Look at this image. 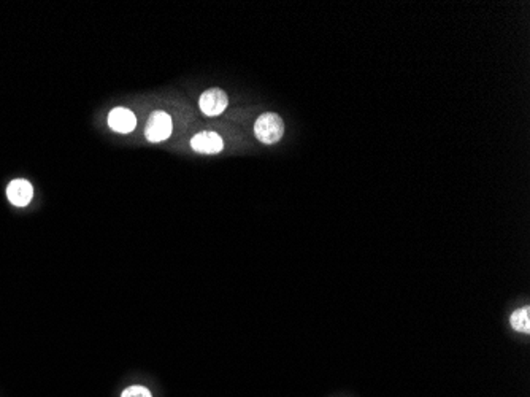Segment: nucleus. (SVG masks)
I'll return each mask as SVG.
<instances>
[{
	"label": "nucleus",
	"instance_id": "1",
	"mask_svg": "<svg viewBox=\"0 0 530 397\" xmlns=\"http://www.w3.org/2000/svg\"><path fill=\"white\" fill-rule=\"evenodd\" d=\"M284 123L277 113H264L254 124V134L265 145H273L283 137Z\"/></svg>",
	"mask_w": 530,
	"mask_h": 397
},
{
	"label": "nucleus",
	"instance_id": "2",
	"mask_svg": "<svg viewBox=\"0 0 530 397\" xmlns=\"http://www.w3.org/2000/svg\"><path fill=\"white\" fill-rule=\"evenodd\" d=\"M172 134V118L165 111H154L148 120V124L145 127V135L146 139L157 144L169 139Z\"/></svg>",
	"mask_w": 530,
	"mask_h": 397
},
{
	"label": "nucleus",
	"instance_id": "3",
	"mask_svg": "<svg viewBox=\"0 0 530 397\" xmlns=\"http://www.w3.org/2000/svg\"><path fill=\"white\" fill-rule=\"evenodd\" d=\"M198 105H200V110L207 116H218L227 109L229 105L227 94L219 88L208 89L200 95V102H198Z\"/></svg>",
	"mask_w": 530,
	"mask_h": 397
},
{
	"label": "nucleus",
	"instance_id": "4",
	"mask_svg": "<svg viewBox=\"0 0 530 397\" xmlns=\"http://www.w3.org/2000/svg\"><path fill=\"white\" fill-rule=\"evenodd\" d=\"M191 146H192V150H196L197 152L215 155V152H219L224 148V144H222V139L216 134V132L203 131V132H198L197 135L192 137Z\"/></svg>",
	"mask_w": 530,
	"mask_h": 397
},
{
	"label": "nucleus",
	"instance_id": "5",
	"mask_svg": "<svg viewBox=\"0 0 530 397\" xmlns=\"http://www.w3.org/2000/svg\"><path fill=\"white\" fill-rule=\"evenodd\" d=\"M108 124L115 132H119V134H129V132L135 129L137 118L130 110L124 109V106H116V109L110 111Z\"/></svg>",
	"mask_w": 530,
	"mask_h": 397
},
{
	"label": "nucleus",
	"instance_id": "6",
	"mask_svg": "<svg viewBox=\"0 0 530 397\" xmlns=\"http://www.w3.org/2000/svg\"><path fill=\"white\" fill-rule=\"evenodd\" d=\"M8 201L16 207H25L34 196V188L25 180H14L7 188Z\"/></svg>",
	"mask_w": 530,
	"mask_h": 397
},
{
	"label": "nucleus",
	"instance_id": "7",
	"mask_svg": "<svg viewBox=\"0 0 530 397\" xmlns=\"http://www.w3.org/2000/svg\"><path fill=\"white\" fill-rule=\"evenodd\" d=\"M509 323H511L513 329L518 330V332L529 334L530 332V308L529 307L518 308L516 312L511 315V318H509Z\"/></svg>",
	"mask_w": 530,
	"mask_h": 397
},
{
	"label": "nucleus",
	"instance_id": "8",
	"mask_svg": "<svg viewBox=\"0 0 530 397\" xmlns=\"http://www.w3.org/2000/svg\"><path fill=\"white\" fill-rule=\"evenodd\" d=\"M121 397H152V396L150 393V389L145 388V386L135 385V386H129V388L122 391Z\"/></svg>",
	"mask_w": 530,
	"mask_h": 397
}]
</instances>
